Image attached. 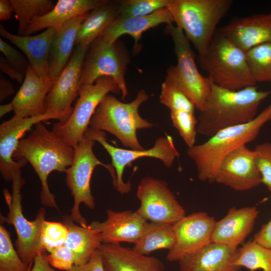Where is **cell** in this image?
<instances>
[{"mask_svg":"<svg viewBox=\"0 0 271 271\" xmlns=\"http://www.w3.org/2000/svg\"><path fill=\"white\" fill-rule=\"evenodd\" d=\"M218 33L246 52L271 42V11L266 14L233 19Z\"/></svg>","mask_w":271,"mask_h":271,"instance_id":"18","label":"cell"},{"mask_svg":"<svg viewBox=\"0 0 271 271\" xmlns=\"http://www.w3.org/2000/svg\"><path fill=\"white\" fill-rule=\"evenodd\" d=\"M170 0L119 1V15L121 17H142L166 8Z\"/></svg>","mask_w":271,"mask_h":271,"instance_id":"35","label":"cell"},{"mask_svg":"<svg viewBox=\"0 0 271 271\" xmlns=\"http://www.w3.org/2000/svg\"><path fill=\"white\" fill-rule=\"evenodd\" d=\"M197 61L210 81L220 87L238 90L256 86L245 52L218 32Z\"/></svg>","mask_w":271,"mask_h":271,"instance_id":"6","label":"cell"},{"mask_svg":"<svg viewBox=\"0 0 271 271\" xmlns=\"http://www.w3.org/2000/svg\"><path fill=\"white\" fill-rule=\"evenodd\" d=\"M270 93L256 86L231 90L211 82L210 95L199 110L197 132L209 138L221 129L249 122Z\"/></svg>","mask_w":271,"mask_h":271,"instance_id":"1","label":"cell"},{"mask_svg":"<svg viewBox=\"0 0 271 271\" xmlns=\"http://www.w3.org/2000/svg\"><path fill=\"white\" fill-rule=\"evenodd\" d=\"M50 119L62 121L61 117L55 114L45 113L41 116L31 117H23L15 114L1 124L0 172L5 181H12L14 172L21 169L27 162L25 159L15 161L13 158L22 137L37 123Z\"/></svg>","mask_w":271,"mask_h":271,"instance_id":"17","label":"cell"},{"mask_svg":"<svg viewBox=\"0 0 271 271\" xmlns=\"http://www.w3.org/2000/svg\"><path fill=\"white\" fill-rule=\"evenodd\" d=\"M271 120V104L248 123L218 131L205 142L188 148L186 153L194 163L199 180L214 182L219 166L230 152L253 141L260 129Z\"/></svg>","mask_w":271,"mask_h":271,"instance_id":"3","label":"cell"},{"mask_svg":"<svg viewBox=\"0 0 271 271\" xmlns=\"http://www.w3.org/2000/svg\"><path fill=\"white\" fill-rule=\"evenodd\" d=\"M270 264L271 249L253 240L237 248L234 264L240 268L243 267L249 271H268Z\"/></svg>","mask_w":271,"mask_h":271,"instance_id":"31","label":"cell"},{"mask_svg":"<svg viewBox=\"0 0 271 271\" xmlns=\"http://www.w3.org/2000/svg\"><path fill=\"white\" fill-rule=\"evenodd\" d=\"M106 0H59L49 13L36 17L30 23L23 36H31L43 29H57L69 20L86 14Z\"/></svg>","mask_w":271,"mask_h":271,"instance_id":"26","label":"cell"},{"mask_svg":"<svg viewBox=\"0 0 271 271\" xmlns=\"http://www.w3.org/2000/svg\"><path fill=\"white\" fill-rule=\"evenodd\" d=\"M42 122L36 124L29 135L20 141L13 158L30 163L41 182V203L58 209L55 195L49 189L48 177L53 171L65 172L72 164L74 150Z\"/></svg>","mask_w":271,"mask_h":271,"instance_id":"2","label":"cell"},{"mask_svg":"<svg viewBox=\"0 0 271 271\" xmlns=\"http://www.w3.org/2000/svg\"><path fill=\"white\" fill-rule=\"evenodd\" d=\"M120 89L111 77L103 76L91 84L82 85L73 111L64 123L57 122L52 130L68 145L74 147L83 138L90 119L103 98L110 92Z\"/></svg>","mask_w":271,"mask_h":271,"instance_id":"11","label":"cell"},{"mask_svg":"<svg viewBox=\"0 0 271 271\" xmlns=\"http://www.w3.org/2000/svg\"><path fill=\"white\" fill-rule=\"evenodd\" d=\"M148 223L136 211L107 209L105 221H94L89 225L99 230L102 243L134 244L143 234Z\"/></svg>","mask_w":271,"mask_h":271,"instance_id":"19","label":"cell"},{"mask_svg":"<svg viewBox=\"0 0 271 271\" xmlns=\"http://www.w3.org/2000/svg\"><path fill=\"white\" fill-rule=\"evenodd\" d=\"M165 31L173 40L177 63L167 70L165 80L178 88L199 111L209 97L211 81L203 76L195 63V54L183 31L176 25H167Z\"/></svg>","mask_w":271,"mask_h":271,"instance_id":"9","label":"cell"},{"mask_svg":"<svg viewBox=\"0 0 271 271\" xmlns=\"http://www.w3.org/2000/svg\"><path fill=\"white\" fill-rule=\"evenodd\" d=\"M237 248L211 242L179 260V271H239L234 264Z\"/></svg>","mask_w":271,"mask_h":271,"instance_id":"23","label":"cell"},{"mask_svg":"<svg viewBox=\"0 0 271 271\" xmlns=\"http://www.w3.org/2000/svg\"><path fill=\"white\" fill-rule=\"evenodd\" d=\"M29 266L25 263L12 242L10 232L0 225V271H28Z\"/></svg>","mask_w":271,"mask_h":271,"instance_id":"34","label":"cell"},{"mask_svg":"<svg viewBox=\"0 0 271 271\" xmlns=\"http://www.w3.org/2000/svg\"><path fill=\"white\" fill-rule=\"evenodd\" d=\"M214 182L237 191L262 184L254 150L242 145L228 154L221 162Z\"/></svg>","mask_w":271,"mask_h":271,"instance_id":"16","label":"cell"},{"mask_svg":"<svg viewBox=\"0 0 271 271\" xmlns=\"http://www.w3.org/2000/svg\"><path fill=\"white\" fill-rule=\"evenodd\" d=\"M69 271H105L102 258L98 250L92 255L89 260L86 263L80 265H74Z\"/></svg>","mask_w":271,"mask_h":271,"instance_id":"42","label":"cell"},{"mask_svg":"<svg viewBox=\"0 0 271 271\" xmlns=\"http://www.w3.org/2000/svg\"><path fill=\"white\" fill-rule=\"evenodd\" d=\"M216 222L213 216L204 212L185 216L173 224L176 241L168 250V261H178L182 258L198 251L211 242Z\"/></svg>","mask_w":271,"mask_h":271,"instance_id":"15","label":"cell"},{"mask_svg":"<svg viewBox=\"0 0 271 271\" xmlns=\"http://www.w3.org/2000/svg\"><path fill=\"white\" fill-rule=\"evenodd\" d=\"M0 69L12 80L19 83L23 82L25 75L12 67L5 58L2 56L0 57Z\"/></svg>","mask_w":271,"mask_h":271,"instance_id":"44","label":"cell"},{"mask_svg":"<svg viewBox=\"0 0 271 271\" xmlns=\"http://www.w3.org/2000/svg\"><path fill=\"white\" fill-rule=\"evenodd\" d=\"M62 223L68 230L64 245L73 251L75 256L74 265L86 263L102 243L99 230L89 225L86 227L77 225L69 215L62 217Z\"/></svg>","mask_w":271,"mask_h":271,"instance_id":"28","label":"cell"},{"mask_svg":"<svg viewBox=\"0 0 271 271\" xmlns=\"http://www.w3.org/2000/svg\"><path fill=\"white\" fill-rule=\"evenodd\" d=\"M105 271H164L159 259L142 255L120 244L102 243L97 250Z\"/></svg>","mask_w":271,"mask_h":271,"instance_id":"22","label":"cell"},{"mask_svg":"<svg viewBox=\"0 0 271 271\" xmlns=\"http://www.w3.org/2000/svg\"><path fill=\"white\" fill-rule=\"evenodd\" d=\"M137 197L140 206L136 211L147 221L174 224L186 216L184 208L164 180L143 178Z\"/></svg>","mask_w":271,"mask_h":271,"instance_id":"13","label":"cell"},{"mask_svg":"<svg viewBox=\"0 0 271 271\" xmlns=\"http://www.w3.org/2000/svg\"><path fill=\"white\" fill-rule=\"evenodd\" d=\"M160 102L171 111L186 110L194 112V104L178 88L165 80L161 85Z\"/></svg>","mask_w":271,"mask_h":271,"instance_id":"36","label":"cell"},{"mask_svg":"<svg viewBox=\"0 0 271 271\" xmlns=\"http://www.w3.org/2000/svg\"><path fill=\"white\" fill-rule=\"evenodd\" d=\"M119 1H106L90 12L81 24L77 33L75 46H90L101 37L104 31L118 17Z\"/></svg>","mask_w":271,"mask_h":271,"instance_id":"29","label":"cell"},{"mask_svg":"<svg viewBox=\"0 0 271 271\" xmlns=\"http://www.w3.org/2000/svg\"><path fill=\"white\" fill-rule=\"evenodd\" d=\"M232 0H170L167 8L198 53L207 51L216 28L229 11Z\"/></svg>","mask_w":271,"mask_h":271,"instance_id":"4","label":"cell"},{"mask_svg":"<svg viewBox=\"0 0 271 271\" xmlns=\"http://www.w3.org/2000/svg\"><path fill=\"white\" fill-rule=\"evenodd\" d=\"M13 8L10 0L0 1V20L1 21H7L11 18Z\"/></svg>","mask_w":271,"mask_h":271,"instance_id":"47","label":"cell"},{"mask_svg":"<svg viewBox=\"0 0 271 271\" xmlns=\"http://www.w3.org/2000/svg\"><path fill=\"white\" fill-rule=\"evenodd\" d=\"M148 98L144 89L140 90L136 98L128 103L121 102L115 96L107 94L92 115L90 128L109 132L131 150H144L138 141L137 131L154 125L142 118L139 112L140 105Z\"/></svg>","mask_w":271,"mask_h":271,"instance_id":"5","label":"cell"},{"mask_svg":"<svg viewBox=\"0 0 271 271\" xmlns=\"http://www.w3.org/2000/svg\"><path fill=\"white\" fill-rule=\"evenodd\" d=\"M88 13L75 17L56 29L48 61L49 74L51 81L60 74L69 62L75 46L77 33Z\"/></svg>","mask_w":271,"mask_h":271,"instance_id":"27","label":"cell"},{"mask_svg":"<svg viewBox=\"0 0 271 271\" xmlns=\"http://www.w3.org/2000/svg\"><path fill=\"white\" fill-rule=\"evenodd\" d=\"M259 212L255 207L231 208L215 222L211 242L237 248L251 233Z\"/></svg>","mask_w":271,"mask_h":271,"instance_id":"21","label":"cell"},{"mask_svg":"<svg viewBox=\"0 0 271 271\" xmlns=\"http://www.w3.org/2000/svg\"><path fill=\"white\" fill-rule=\"evenodd\" d=\"M245 55L255 82L271 81V42L250 49Z\"/></svg>","mask_w":271,"mask_h":271,"instance_id":"33","label":"cell"},{"mask_svg":"<svg viewBox=\"0 0 271 271\" xmlns=\"http://www.w3.org/2000/svg\"><path fill=\"white\" fill-rule=\"evenodd\" d=\"M28 271H57L49 263L44 253L37 255Z\"/></svg>","mask_w":271,"mask_h":271,"instance_id":"45","label":"cell"},{"mask_svg":"<svg viewBox=\"0 0 271 271\" xmlns=\"http://www.w3.org/2000/svg\"><path fill=\"white\" fill-rule=\"evenodd\" d=\"M130 61L128 51L119 40L110 44L101 37L89 46L83 62L81 84H91L99 78H112L124 99L128 95L125 75Z\"/></svg>","mask_w":271,"mask_h":271,"instance_id":"10","label":"cell"},{"mask_svg":"<svg viewBox=\"0 0 271 271\" xmlns=\"http://www.w3.org/2000/svg\"><path fill=\"white\" fill-rule=\"evenodd\" d=\"M176 241L173 224L148 222L141 237L132 249L138 253L149 255L159 249H172Z\"/></svg>","mask_w":271,"mask_h":271,"instance_id":"30","label":"cell"},{"mask_svg":"<svg viewBox=\"0 0 271 271\" xmlns=\"http://www.w3.org/2000/svg\"><path fill=\"white\" fill-rule=\"evenodd\" d=\"M174 23L173 16L167 8L146 16H118L104 31L101 37L112 44L121 36L128 35L133 38L136 48H139L138 43L144 32L162 24L169 25Z\"/></svg>","mask_w":271,"mask_h":271,"instance_id":"24","label":"cell"},{"mask_svg":"<svg viewBox=\"0 0 271 271\" xmlns=\"http://www.w3.org/2000/svg\"><path fill=\"white\" fill-rule=\"evenodd\" d=\"M268 271H271V264Z\"/></svg>","mask_w":271,"mask_h":271,"instance_id":"49","label":"cell"},{"mask_svg":"<svg viewBox=\"0 0 271 271\" xmlns=\"http://www.w3.org/2000/svg\"><path fill=\"white\" fill-rule=\"evenodd\" d=\"M89 46H75L71 57L60 74L52 80L45 102V113L60 115L64 123L73 110L72 102L78 95L83 62ZM59 122V121H58Z\"/></svg>","mask_w":271,"mask_h":271,"instance_id":"14","label":"cell"},{"mask_svg":"<svg viewBox=\"0 0 271 271\" xmlns=\"http://www.w3.org/2000/svg\"><path fill=\"white\" fill-rule=\"evenodd\" d=\"M14 111V107L12 102L1 105L0 106V117L2 118L9 112Z\"/></svg>","mask_w":271,"mask_h":271,"instance_id":"48","label":"cell"},{"mask_svg":"<svg viewBox=\"0 0 271 271\" xmlns=\"http://www.w3.org/2000/svg\"><path fill=\"white\" fill-rule=\"evenodd\" d=\"M95 142L85 133L82 140L73 147L74 156L72 164L65 172L66 185L74 199L70 216L74 222L82 227H86L88 225L80 214V204L83 203L90 209L95 208L90 182L95 167L100 165L105 168L111 175L112 185L115 189L116 186V176L113 167L111 164H105L100 161L93 153V147Z\"/></svg>","mask_w":271,"mask_h":271,"instance_id":"8","label":"cell"},{"mask_svg":"<svg viewBox=\"0 0 271 271\" xmlns=\"http://www.w3.org/2000/svg\"><path fill=\"white\" fill-rule=\"evenodd\" d=\"M68 234L67 227L62 223L44 220L41 231V241L48 252L65 244Z\"/></svg>","mask_w":271,"mask_h":271,"instance_id":"38","label":"cell"},{"mask_svg":"<svg viewBox=\"0 0 271 271\" xmlns=\"http://www.w3.org/2000/svg\"><path fill=\"white\" fill-rule=\"evenodd\" d=\"M51 83L52 81L46 82L39 77L30 65L21 87L12 101L15 114L23 117L44 115Z\"/></svg>","mask_w":271,"mask_h":271,"instance_id":"25","label":"cell"},{"mask_svg":"<svg viewBox=\"0 0 271 271\" xmlns=\"http://www.w3.org/2000/svg\"><path fill=\"white\" fill-rule=\"evenodd\" d=\"M0 51L12 67L24 75H26L30 63L24 54L2 38L0 39Z\"/></svg>","mask_w":271,"mask_h":271,"instance_id":"41","label":"cell"},{"mask_svg":"<svg viewBox=\"0 0 271 271\" xmlns=\"http://www.w3.org/2000/svg\"><path fill=\"white\" fill-rule=\"evenodd\" d=\"M85 134L98 142L106 150L111 158V165L116 176L115 189L121 194H127L131 189L130 182L125 183L122 177L124 169L133 161L144 157L160 160L167 168H171L175 160L180 156L172 137L169 135L157 139L154 146L148 150H134L121 149L113 146L106 141V133L89 127Z\"/></svg>","mask_w":271,"mask_h":271,"instance_id":"12","label":"cell"},{"mask_svg":"<svg viewBox=\"0 0 271 271\" xmlns=\"http://www.w3.org/2000/svg\"><path fill=\"white\" fill-rule=\"evenodd\" d=\"M56 30L47 29L34 36H20L8 31L0 25V35L19 48L28 60L37 75L46 82L51 81L49 74V56Z\"/></svg>","mask_w":271,"mask_h":271,"instance_id":"20","label":"cell"},{"mask_svg":"<svg viewBox=\"0 0 271 271\" xmlns=\"http://www.w3.org/2000/svg\"><path fill=\"white\" fill-rule=\"evenodd\" d=\"M170 117L173 126L188 148L195 145L198 119L194 112L186 110L171 111Z\"/></svg>","mask_w":271,"mask_h":271,"instance_id":"37","label":"cell"},{"mask_svg":"<svg viewBox=\"0 0 271 271\" xmlns=\"http://www.w3.org/2000/svg\"><path fill=\"white\" fill-rule=\"evenodd\" d=\"M46 257L52 267L62 270L69 271L75 263L73 251L64 245L52 250Z\"/></svg>","mask_w":271,"mask_h":271,"instance_id":"40","label":"cell"},{"mask_svg":"<svg viewBox=\"0 0 271 271\" xmlns=\"http://www.w3.org/2000/svg\"><path fill=\"white\" fill-rule=\"evenodd\" d=\"M259 244L271 249V219L263 224L252 239Z\"/></svg>","mask_w":271,"mask_h":271,"instance_id":"43","label":"cell"},{"mask_svg":"<svg viewBox=\"0 0 271 271\" xmlns=\"http://www.w3.org/2000/svg\"><path fill=\"white\" fill-rule=\"evenodd\" d=\"M16 19L18 21V35L23 36L31 21L45 16L52 10L50 0H10Z\"/></svg>","mask_w":271,"mask_h":271,"instance_id":"32","label":"cell"},{"mask_svg":"<svg viewBox=\"0 0 271 271\" xmlns=\"http://www.w3.org/2000/svg\"><path fill=\"white\" fill-rule=\"evenodd\" d=\"M253 150L262 183L271 192V143L258 144Z\"/></svg>","mask_w":271,"mask_h":271,"instance_id":"39","label":"cell"},{"mask_svg":"<svg viewBox=\"0 0 271 271\" xmlns=\"http://www.w3.org/2000/svg\"><path fill=\"white\" fill-rule=\"evenodd\" d=\"M15 92L13 84L3 74L0 75V101H3Z\"/></svg>","mask_w":271,"mask_h":271,"instance_id":"46","label":"cell"},{"mask_svg":"<svg viewBox=\"0 0 271 271\" xmlns=\"http://www.w3.org/2000/svg\"><path fill=\"white\" fill-rule=\"evenodd\" d=\"M21 169L17 170L13 174L12 194L7 189L3 190L9 212L6 216L1 214V222L14 226L17 235L15 242L17 251L23 261L29 266L33 264L37 255L46 251L41 241L42 225L46 211L44 208H41L32 221L24 216L21 192L25 180L22 177Z\"/></svg>","mask_w":271,"mask_h":271,"instance_id":"7","label":"cell"}]
</instances>
